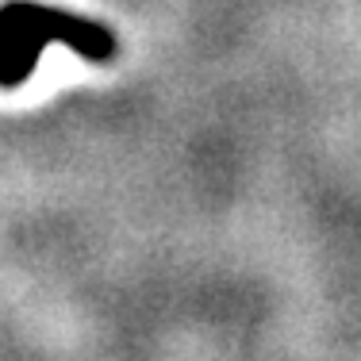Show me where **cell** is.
Listing matches in <instances>:
<instances>
[{
    "instance_id": "6da1fadb",
    "label": "cell",
    "mask_w": 361,
    "mask_h": 361,
    "mask_svg": "<svg viewBox=\"0 0 361 361\" xmlns=\"http://www.w3.org/2000/svg\"><path fill=\"white\" fill-rule=\"evenodd\" d=\"M54 42L97 66L119 54V39L108 23L39 4V0H4L0 4V89L27 85L42 50Z\"/></svg>"
}]
</instances>
